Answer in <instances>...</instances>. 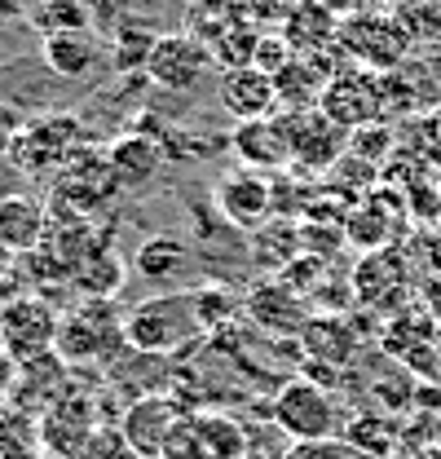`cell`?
<instances>
[{"label": "cell", "mask_w": 441, "mask_h": 459, "mask_svg": "<svg viewBox=\"0 0 441 459\" xmlns=\"http://www.w3.org/2000/svg\"><path fill=\"white\" fill-rule=\"evenodd\" d=\"M186 424H190L203 459H243L247 437H243V424L238 420H229V415H195Z\"/></svg>", "instance_id": "cell-22"}, {"label": "cell", "mask_w": 441, "mask_h": 459, "mask_svg": "<svg viewBox=\"0 0 441 459\" xmlns=\"http://www.w3.org/2000/svg\"><path fill=\"white\" fill-rule=\"evenodd\" d=\"M212 204H217L225 226L256 234L261 226H270L278 212L274 177L252 172V169H229L225 177H217V186H212Z\"/></svg>", "instance_id": "cell-9"}, {"label": "cell", "mask_w": 441, "mask_h": 459, "mask_svg": "<svg viewBox=\"0 0 441 459\" xmlns=\"http://www.w3.org/2000/svg\"><path fill=\"white\" fill-rule=\"evenodd\" d=\"M247 309L261 327H274V332H300V323H305V309L296 305V296L282 291L278 283H265L261 291H252Z\"/></svg>", "instance_id": "cell-24"}, {"label": "cell", "mask_w": 441, "mask_h": 459, "mask_svg": "<svg viewBox=\"0 0 441 459\" xmlns=\"http://www.w3.org/2000/svg\"><path fill=\"white\" fill-rule=\"evenodd\" d=\"M393 151H397V133L388 128L385 119H380V124H367V128H358V133H349V155L362 160V164H371V169H380Z\"/></svg>", "instance_id": "cell-28"}, {"label": "cell", "mask_w": 441, "mask_h": 459, "mask_svg": "<svg viewBox=\"0 0 441 459\" xmlns=\"http://www.w3.org/2000/svg\"><path fill=\"white\" fill-rule=\"evenodd\" d=\"M155 40H160V36H151V31L119 27V36H115V45H110V66H115L119 75H124V71H128V75H133V71H146Z\"/></svg>", "instance_id": "cell-27"}, {"label": "cell", "mask_w": 441, "mask_h": 459, "mask_svg": "<svg viewBox=\"0 0 441 459\" xmlns=\"http://www.w3.org/2000/svg\"><path fill=\"white\" fill-rule=\"evenodd\" d=\"M49 238V208L31 195H0V247L9 256H31Z\"/></svg>", "instance_id": "cell-18"}, {"label": "cell", "mask_w": 441, "mask_h": 459, "mask_svg": "<svg viewBox=\"0 0 441 459\" xmlns=\"http://www.w3.org/2000/svg\"><path fill=\"white\" fill-rule=\"evenodd\" d=\"M424 459H441V442H437V446H428V451H424Z\"/></svg>", "instance_id": "cell-36"}, {"label": "cell", "mask_w": 441, "mask_h": 459, "mask_svg": "<svg viewBox=\"0 0 441 459\" xmlns=\"http://www.w3.org/2000/svg\"><path fill=\"white\" fill-rule=\"evenodd\" d=\"M18 13H22V0H0V22H9Z\"/></svg>", "instance_id": "cell-34"}, {"label": "cell", "mask_w": 441, "mask_h": 459, "mask_svg": "<svg viewBox=\"0 0 441 459\" xmlns=\"http://www.w3.org/2000/svg\"><path fill=\"white\" fill-rule=\"evenodd\" d=\"M4 261H9V252H4V247H0V270H4Z\"/></svg>", "instance_id": "cell-38"}, {"label": "cell", "mask_w": 441, "mask_h": 459, "mask_svg": "<svg viewBox=\"0 0 441 459\" xmlns=\"http://www.w3.org/2000/svg\"><path fill=\"white\" fill-rule=\"evenodd\" d=\"M388 459H419V455H411V451H397V455H388Z\"/></svg>", "instance_id": "cell-37"}, {"label": "cell", "mask_w": 441, "mask_h": 459, "mask_svg": "<svg viewBox=\"0 0 441 459\" xmlns=\"http://www.w3.org/2000/svg\"><path fill=\"white\" fill-rule=\"evenodd\" d=\"M89 142L93 137H89L80 115H36L18 133V142L9 151V164L31 181H54Z\"/></svg>", "instance_id": "cell-1"}, {"label": "cell", "mask_w": 441, "mask_h": 459, "mask_svg": "<svg viewBox=\"0 0 441 459\" xmlns=\"http://www.w3.org/2000/svg\"><path fill=\"white\" fill-rule=\"evenodd\" d=\"M314 4H323L335 22H344V18H353V13H362V9H371L367 0H314Z\"/></svg>", "instance_id": "cell-33"}, {"label": "cell", "mask_w": 441, "mask_h": 459, "mask_svg": "<svg viewBox=\"0 0 441 459\" xmlns=\"http://www.w3.org/2000/svg\"><path fill=\"white\" fill-rule=\"evenodd\" d=\"M115 344H128L124 341V314L115 309V300L89 296L71 314H62L54 353L62 362H80V358H107Z\"/></svg>", "instance_id": "cell-7"}, {"label": "cell", "mask_w": 441, "mask_h": 459, "mask_svg": "<svg viewBox=\"0 0 441 459\" xmlns=\"http://www.w3.org/2000/svg\"><path fill=\"white\" fill-rule=\"evenodd\" d=\"M195 291H155L124 314V341L142 353H172L199 336Z\"/></svg>", "instance_id": "cell-2"}, {"label": "cell", "mask_w": 441, "mask_h": 459, "mask_svg": "<svg viewBox=\"0 0 441 459\" xmlns=\"http://www.w3.org/2000/svg\"><path fill=\"white\" fill-rule=\"evenodd\" d=\"M282 36L291 40V49L300 57H318V54H331L340 45V22L331 18L323 4L314 0H300L291 9V18L282 22Z\"/></svg>", "instance_id": "cell-20"}, {"label": "cell", "mask_w": 441, "mask_h": 459, "mask_svg": "<svg viewBox=\"0 0 441 459\" xmlns=\"http://www.w3.org/2000/svg\"><path fill=\"white\" fill-rule=\"evenodd\" d=\"M40 54H45V66L54 71L57 80H93L110 62V49L102 45V36H98L93 27L45 36Z\"/></svg>", "instance_id": "cell-16"}, {"label": "cell", "mask_w": 441, "mask_h": 459, "mask_svg": "<svg viewBox=\"0 0 441 459\" xmlns=\"http://www.w3.org/2000/svg\"><path fill=\"white\" fill-rule=\"evenodd\" d=\"M49 190H54V199H49L54 208H66V212H75V217H98L102 208L115 204V195H119L124 186H119V177L110 169L107 151L84 146V151L49 181Z\"/></svg>", "instance_id": "cell-6"}, {"label": "cell", "mask_w": 441, "mask_h": 459, "mask_svg": "<svg viewBox=\"0 0 441 459\" xmlns=\"http://www.w3.org/2000/svg\"><path fill=\"white\" fill-rule=\"evenodd\" d=\"M411 45H415L411 27L397 13H385V9H362V13L340 22V54L353 66H367L376 75L411 62Z\"/></svg>", "instance_id": "cell-3"}, {"label": "cell", "mask_w": 441, "mask_h": 459, "mask_svg": "<svg viewBox=\"0 0 441 459\" xmlns=\"http://www.w3.org/2000/svg\"><path fill=\"white\" fill-rule=\"evenodd\" d=\"M57 318L54 305L40 296H13L0 305V353L13 367L40 362L57 349Z\"/></svg>", "instance_id": "cell-5"}, {"label": "cell", "mask_w": 441, "mask_h": 459, "mask_svg": "<svg viewBox=\"0 0 441 459\" xmlns=\"http://www.w3.org/2000/svg\"><path fill=\"white\" fill-rule=\"evenodd\" d=\"M22 128H27L22 111L13 102H0V160H9V151H13V142H18Z\"/></svg>", "instance_id": "cell-32"}, {"label": "cell", "mask_w": 441, "mask_h": 459, "mask_svg": "<svg viewBox=\"0 0 441 459\" xmlns=\"http://www.w3.org/2000/svg\"><path fill=\"white\" fill-rule=\"evenodd\" d=\"M296 49H291V40L282 36V31H261V40H256V54H252V66L256 71H265L270 80L274 75H282L291 62H296Z\"/></svg>", "instance_id": "cell-29"}, {"label": "cell", "mask_w": 441, "mask_h": 459, "mask_svg": "<svg viewBox=\"0 0 441 459\" xmlns=\"http://www.w3.org/2000/svg\"><path fill=\"white\" fill-rule=\"evenodd\" d=\"M217 102H220V111L229 115L234 124H252V119H274V115H282L274 80H270L265 71H256V66L220 71Z\"/></svg>", "instance_id": "cell-14"}, {"label": "cell", "mask_w": 441, "mask_h": 459, "mask_svg": "<svg viewBox=\"0 0 441 459\" xmlns=\"http://www.w3.org/2000/svg\"><path fill=\"white\" fill-rule=\"evenodd\" d=\"M195 314H199V327H217L234 314V296L225 287H199L195 291Z\"/></svg>", "instance_id": "cell-30"}, {"label": "cell", "mask_w": 441, "mask_h": 459, "mask_svg": "<svg viewBox=\"0 0 441 459\" xmlns=\"http://www.w3.org/2000/svg\"><path fill=\"white\" fill-rule=\"evenodd\" d=\"M22 4H27V0H22Z\"/></svg>", "instance_id": "cell-39"}, {"label": "cell", "mask_w": 441, "mask_h": 459, "mask_svg": "<svg viewBox=\"0 0 441 459\" xmlns=\"http://www.w3.org/2000/svg\"><path fill=\"white\" fill-rule=\"evenodd\" d=\"M133 270L146 283H181L190 270V247L177 234H151L137 252H133Z\"/></svg>", "instance_id": "cell-21"}, {"label": "cell", "mask_w": 441, "mask_h": 459, "mask_svg": "<svg viewBox=\"0 0 441 459\" xmlns=\"http://www.w3.org/2000/svg\"><path fill=\"white\" fill-rule=\"evenodd\" d=\"M71 283L80 287V291H89V296H102V300H110L115 296V287L124 283V265L110 256L107 247L93 256V261H84L80 270H75V279Z\"/></svg>", "instance_id": "cell-26"}, {"label": "cell", "mask_w": 441, "mask_h": 459, "mask_svg": "<svg viewBox=\"0 0 441 459\" xmlns=\"http://www.w3.org/2000/svg\"><path fill=\"white\" fill-rule=\"evenodd\" d=\"M212 66H217V62H212V49H208L203 40H195L190 31H168V36L155 40L151 62H146L142 75H146L155 89H164V93H190Z\"/></svg>", "instance_id": "cell-12"}, {"label": "cell", "mask_w": 441, "mask_h": 459, "mask_svg": "<svg viewBox=\"0 0 441 459\" xmlns=\"http://www.w3.org/2000/svg\"><path fill=\"white\" fill-rule=\"evenodd\" d=\"M229 146H234L238 169L265 172V177H278L282 169H291V146H287V133H282V119H278V115L274 119L234 124Z\"/></svg>", "instance_id": "cell-15"}, {"label": "cell", "mask_w": 441, "mask_h": 459, "mask_svg": "<svg viewBox=\"0 0 441 459\" xmlns=\"http://www.w3.org/2000/svg\"><path fill=\"white\" fill-rule=\"evenodd\" d=\"M411 208H406V199L397 195V190H367L358 204H349V212H344V238L353 243V247H362V252H388V247H397V238L406 234L411 226V217H406Z\"/></svg>", "instance_id": "cell-11"}, {"label": "cell", "mask_w": 441, "mask_h": 459, "mask_svg": "<svg viewBox=\"0 0 441 459\" xmlns=\"http://www.w3.org/2000/svg\"><path fill=\"white\" fill-rule=\"evenodd\" d=\"M274 424L291 442H331L344 433V415L318 380H287L274 398Z\"/></svg>", "instance_id": "cell-4"}, {"label": "cell", "mask_w": 441, "mask_h": 459, "mask_svg": "<svg viewBox=\"0 0 441 459\" xmlns=\"http://www.w3.org/2000/svg\"><path fill=\"white\" fill-rule=\"evenodd\" d=\"M278 119H282V133H287V146H291V169L331 172L349 155V133L335 119H327L318 107L282 111Z\"/></svg>", "instance_id": "cell-10"}, {"label": "cell", "mask_w": 441, "mask_h": 459, "mask_svg": "<svg viewBox=\"0 0 441 459\" xmlns=\"http://www.w3.org/2000/svg\"><path fill=\"white\" fill-rule=\"evenodd\" d=\"M282 459H358L349 446H344V437H331V442H291Z\"/></svg>", "instance_id": "cell-31"}, {"label": "cell", "mask_w": 441, "mask_h": 459, "mask_svg": "<svg viewBox=\"0 0 441 459\" xmlns=\"http://www.w3.org/2000/svg\"><path fill=\"white\" fill-rule=\"evenodd\" d=\"M107 160H110V169H115V177H119V186L133 190V186H146V181L160 177V169H164V160H168V146L160 137L133 128V133L110 137Z\"/></svg>", "instance_id": "cell-19"}, {"label": "cell", "mask_w": 441, "mask_h": 459, "mask_svg": "<svg viewBox=\"0 0 441 459\" xmlns=\"http://www.w3.org/2000/svg\"><path fill=\"white\" fill-rule=\"evenodd\" d=\"M367 4H371V9H385V13H388L393 4H406V0H367Z\"/></svg>", "instance_id": "cell-35"}, {"label": "cell", "mask_w": 441, "mask_h": 459, "mask_svg": "<svg viewBox=\"0 0 441 459\" xmlns=\"http://www.w3.org/2000/svg\"><path fill=\"white\" fill-rule=\"evenodd\" d=\"M181 411H177V402L160 398V394H151V398H137L128 411H124V420H119V433H124V442H128V451L142 459H164L168 455V442L177 437V429H181Z\"/></svg>", "instance_id": "cell-13"}, {"label": "cell", "mask_w": 441, "mask_h": 459, "mask_svg": "<svg viewBox=\"0 0 441 459\" xmlns=\"http://www.w3.org/2000/svg\"><path fill=\"white\" fill-rule=\"evenodd\" d=\"M27 22L40 31V36H57V31H80L89 27V9L80 0H36L27 9Z\"/></svg>", "instance_id": "cell-25"}, {"label": "cell", "mask_w": 441, "mask_h": 459, "mask_svg": "<svg viewBox=\"0 0 441 459\" xmlns=\"http://www.w3.org/2000/svg\"><path fill=\"white\" fill-rule=\"evenodd\" d=\"M318 111L335 119L344 133H358V128H367V124H380L385 119V84H380V75L376 71H367V66H344V71H335L327 80V89H323V98H318Z\"/></svg>", "instance_id": "cell-8"}, {"label": "cell", "mask_w": 441, "mask_h": 459, "mask_svg": "<svg viewBox=\"0 0 441 459\" xmlns=\"http://www.w3.org/2000/svg\"><path fill=\"white\" fill-rule=\"evenodd\" d=\"M353 291L358 300H367L371 309H393L406 300L411 291V270H406V256L397 247L388 252H367L353 270Z\"/></svg>", "instance_id": "cell-17"}, {"label": "cell", "mask_w": 441, "mask_h": 459, "mask_svg": "<svg viewBox=\"0 0 441 459\" xmlns=\"http://www.w3.org/2000/svg\"><path fill=\"white\" fill-rule=\"evenodd\" d=\"M340 437H344V446H349L353 455H376V459L397 455V429L388 424L385 415H371V411L353 415Z\"/></svg>", "instance_id": "cell-23"}]
</instances>
